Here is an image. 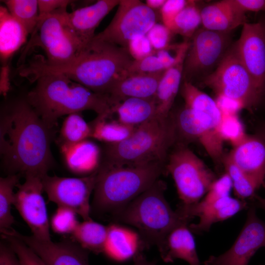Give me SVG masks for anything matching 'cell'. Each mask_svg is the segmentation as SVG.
<instances>
[{
  "mask_svg": "<svg viewBox=\"0 0 265 265\" xmlns=\"http://www.w3.org/2000/svg\"><path fill=\"white\" fill-rule=\"evenodd\" d=\"M53 130L49 129L26 97L15 99L1 109L0 153L9 174L43 178L53 164Z\"/></svg>",
  "mask_w": 265,
  "mask_h": 265,
  "instance_id": "1",
  "label": "cell"
},
{
  "mask_svg": "<svg viewBox=\"0 0 265 265\" xmlns=\"http://www.w3.org/2000/svg\"><path fill=\"white\" fill-rule=\"evenodd\" d=\"M128 50L95 37L72 62L61 65L46 63L42 55L33 57L20 69L31 82L46 74H61L96 93L107 95L111 87L127 76L133 61Z\"/></svg>",
  "mask_w": 265,
  "mask_h": 265,
  "instance_id": "2",
  "label": "cell"
},
{
  "mask_svg": "<svg viewBox=\"0 0 265 265\" xmlns=\"http://www.w3.org/2000/svg\"><path fill=\"white\" fill-rule=\"evenodd\" d=\"M26 98L46 126L53 130L58 119L83 110H93L98 115L112 114L108 96L96 93L61 74L38 77Z\"/></svg>",
  "mask_w": 265,
  "mask_h": 265,
  "instance_id": "3",
  "label": "cell"
},
{
  "mask_svg": "<svg viewBox=\"0 0 265 265\" xmlns=\"http://www.w3.org/2000/svg\"><path fill=\"white\" fill-rule=\"evenodd\" d=\"M164 163L117 165L102 161L97 170L91 211L113 216L159 180Z\"/></svg>",
  "mask_w": 265,
  "mask_h": 265,
  "instance_id": "4",
  "label": "cell"
},
{
  "mask_svg": "<svg viewBox=\"0 0 265 265\" xmlns=\"http://www.w3.org/2000/svg\"><path fill=\"white\" fill-rule=\"evenodd\" d=\"M177 135L174 116H156L137 127L124 141L106 144L103 161L117 165L164 163Z\"/></svg>",
  "mask_w": 265,
  "mask_h": 265,
  "instance_id": "5",
  "label": "cell"
},
{
  "mask_svg": "<svg viewBox=\"0 0 265 265\" xmlns=\"http://www.w3.org/2000/svg\"><path fill=\"white\" fill-rule=\"evenodd\" d=\"M165 184L159 179L112 216L136 228L146 244L159 247L168 233L182 224H188L165 198Z\"/></svg>",
  "mask_w": 265,
  "mask_h": 265,
  "instance_id": "6",
  "label": "cell"
},
{
  "mask_svg": "<svg viewBox=\"0 0 265 265\" xmlns=\"http://www.w3.org/2000/svg\"><path fill=\"white\" fill-rule=\"evenodd\" d=\"M202 83L241 108L255 106L263 93L239 59L234 43L216 68L202 79Z\"/></svg>",
  "mask_w": 265,
  "mask_h": 265,
  "instance_id": "7",
  "label": "cell"
},
{
  "mask_svg": "<svg viewBox=\"0 0 265 265\" xmlns=\"http://www.w3.org/2000/svg\"><path fill=\"white\" fill-rule=\"evenodd\" d=\"M67 8L55 11L38 19L36 27L23 53L30 47L42 48L46 57L43 61L51 65H61L75 60L83 48L69 32L65 25Z\"/></svg>",
  "mask_w": 265,
  "mask_h": 265,
  "instance_id": "8",
  "label": "cell"
},
{
  "mask_svg": "<svg viewBox=\"0 0 265 265\" xmlns=\"http://www.w3.org/2000/svg\"><path fill=\"white\" fill-rule=\"evenodd\" d=\"M166 168L175 182L180 205L184 206L198 203L216 179L203 161L184 145L171 152Z\"/></svg>",
  "mask_w": 265,
  "mask_h": 265,
  "instance_id": "9",
  "label": "cell"
},
{
  "mask_svg": "<svg viewBox=\"0 0 265 265\" xmlns=\"http://www.w3.org/2000/svg\"><path fill=\"white\" fill-rule=\"evenodd\" d=\"M231 32L211 30L203 27L189 42L183 64V80L191 82L206 77L221 62L232 46Z\"/></svg>",
  "mask_w": 265,
  "mask_h": 265,
  "instance_id": "10",
  "label": "cell"
},
{
  "mask_svg": "<svg viewBox=\"0 0 265 265\" xmlns=\"http://www.w3.org/2000/svg\"><path fill=\"white\" fill-rule=\"evenodd\" d=\"M117 6L110 23L95 37L128 49L133 39L146 35L156 24L157 15L138 0H120Z\"/></svg>",
  "mask_w": 265,
  "mask_h": 265,
  "instance_id": "11",
  "label": "cell"
},
{
  "mask_svg": "<svg viewBox=\"0 0 265 265\" xmlns=\"http://www.w3.org/2000/svg\"><path fill=\"white\" fill-rule=\"evenodd\" d=\"M97 170L91 175L80 177L50 176L42 179L44 191L49 200L58 207L70 209L80 216L83 220L90 217L91 206L90 198L94 191Z\"/></svg>",
  "mask_w": 265,
  "mask_h": 265,
  "instance_id": "12",
  "label": "cell"
},
{
  "mask_svg": "<svg viewBox=\"0 0 265 265\" xmlns=\"http://www.w3.org/2000/svg\"><path fill=\"white\" fill-rule=\"evenodd\" d=\"M25 177L24 183L17 186L13 205L28 225L32 236L40 240H50V223L42 196L43 178L29 174Z\"/></svg>",
  "mask_w": 265,
  "mask_h": 265,
  "instance_id": "13",
  "label": "cell"
},
{
  "mask_svg": "<svg viewBox=\"0 0 265 265\" xmlns=\"http://www.w3.org/2000/svg\"><path fill=\"white\" fill-rule=\"evenodd\" d=\"M174 118L177 134L198 141L215 161L222 159L224 141L219 133V126L212 118L185 106Z\"/></svg>",
  "mask_w": 265,
  "mask_h": 265,
  "instance_id": "14",
  "label": "cell"
},
{
  "mask_svg": "<svg viewBox=\"0 0 265 265\" xmlns=\"http://www.w3.org/2000/svg\"><path fill=\"white\" fill-rule=\"evenodd\" d=\"M265 247V223L249 209L246 222L231 247L219 256H211L204 265H248L256 252Z\"/></svg>",
  "mask_w": 265,
  "mask_h": 265,
  "instance_id": "15",
  "label": "cell"
},
{
  "mask_svg": "<svg viewBox=\"0 0 265 265\" xmlns=\"http://www.w3.org/2000/svg\"><path fill=\"white\" fill-rule=\"evenodd\" d=\"M234 45L241 61L258 87H265V34L262 22L245 23Z\"/></svg>",
  "mask_w": 265,
  "mask_h": 265,
  "instance_id": "16",
  "label": "cell"
},
{
  "mask_svg": "<svg viewBox=\"0 0 265 265\" xmlns=\"http://www.w3.org/2000/svg\"><path fill=\"white\" fill-rule=\"evenodd\" d=\"M4 234L12 235L24 242L47 265H89L88 252L78 243L63 240L54 242L25 236L13 228Z\"/></svg>",
  "mask_w": 265,
  "mask_h": 265,
  "instance_id": "17",
  "label": "cell"
},
{
  "mask_svg": "<svg viewBox=\"0 0 265 265\" xmlns=\"http://www.w3.org/2000/svg\"><path fill=\"white\" fill-rule=\"evenodd\" d=\"M120 0H99L94 3L67 12L65 25L69 32L84 48L96 35L95 31L102 20Z\"/></svg>",
  "mask_w": 265,
  "mask_h": 265,
  "instance_id": "18",
  "label": "cell"
},
{
  "mask_svg": "<svg viewBox=\"0 0 265 265\" xmlns=\"http://www.w3.org/2000/svg\"><path fill=\"white\" fill-rule=\"evenodd\" d=\"M149 247L137 231L117 223L107 226L103 253L117 262L134 259Z\"/></svg>",
  "mask_w": 265,
  "mask_h": 265,
  "instance_id": "19",
  "label": "cell"
},
{
  "mask_svg": "<svg viewBox=\"0 0 265 265\" xmlns=\"http://www.w3.org/2000/svg\"><path fill=\"white\" fill-rule=\"evenodd\" d=\"M228 156L244 173L260 186L265 177V142L261 138L247 135L234 146Z\"/></svg>",
  "mask_w": 265,
  "mask_h": 265,
  "instance_id": "20",
  "label": "cell"
},
{
  "mask_svg": "<svg viewBox=\"0 0 265 265\" xmlns=\"http://www.w3.org/2000/svg\"><path fill=\"white\" fill-rule=\"evenodd\" d=\"M166 70L131 75L119 80L107 94L112 107L129 98L154 99L159 83Z\"/></svg>",
  "mask_w": 265,
  "mask_h": 265,
  "instance_id": "21",
  "label": "cell"
},
{
  "mask_svg": "<svg viewBox=\"0 0 265 265\" xmlns=\"http://www.w3.org/2000/svg\"><path fill=\"white\" fill-rule=\"evenodd\" d=\"M188 224H182L172 229L158 247L162 260L173 263L182 259L189 265H200L196 244Z\"/></svg>",
  "mask_w": 265,
  "mask_h": 265,
  "instance_id": "22",
  "label": "cell"
},
{
  "mask_svg": "<svg viewBox=\"0 0 265 265\" xmlns=\"http://www.w3.org/2000/svg\"><path fill=\"white\" fill-rule=\"evenodd\" d=\"M64 162L73 173L81 177L92 174L101 164V152L98 145L88 139L59 146Z\"/></svg>",
  "mask_w": 265,
  "mask_h": 265,
  "instance_id": "23",
  "label": "cell"
},
{
  "mask_svg": "<svg viewBox=\"0 0 265 265\" xmlns=\"http://www.w3.org/2000/svg\"><path fill=\"white\" fill-rule=\"evenodd\" d=\"M203 27L211 30L232 32L246 23L245 14L238 12L229 0L219 1L201 9Z\"/></svg>",
  "mask_w": 265,
  "mask_h": 265,
  "instance_id": "24",
  "label": "cell"
},
{
  "mask_svg": "<svg viewBox=\"0 0 265 265\" xmlns=\"http://www.w3.org/2000/svg\"><path fill=\"white\" fill-rule=\"evenodd\" d=\"M248 207L244 200L230 196L223 197L197 212L194 217H199V221L190 224L189 228L198 234L208 231L213 224L227 219Z\"/></svg>",
  "mask_w": 265,
  "mask_h": 265,
  "instance_id": "25",
  "label": "cell"
},
{
  "mask_svg": "<svg viewBox=\"0 0 265 265\" xmlns=\"http://www.w3.org/2000/svg\"><path fill=\"white\" fill-rule=\"evenodd\" d=\"M29 34L15 19L5 6H0V54L6 63L12 55L24 44Z\"/></svg>",
  "mask_w": 265,
  "mask_h": 265,
  "instance_id": "26",
  "label": "cell"
},
{
  "mask_svg": "<svg viewBox=\"0 0 265 265\" xmlns=\"http://www.w3.org/2000/svg\"><path fill=\"white\" fill-rule=\"evenodd\" d=\"M185 57L181 58L174 65L167 69L160 79L154 97L157 116L167 117L170 113L183 80Z\"/></svg>",
  "mask_w": 265,
  "mask_h": 265,
  "instance_id": "27",
  "label": "cell"
},
{
  "mask_svg": "<svg viewBox=\"0 0 265 265\" xmlns=\"http://www.w3.org/2000/svg\"><path fill=\"white\" fill-rule=\"evenodd\" d=\"M111 112L117 114L118 121L135 127L157 116L154 99L129 98L113 106Z\"/></svg>",
  "mask_w": 265,
  "mask_h": 265,
  "instance_id": "28",
  "label": "cell"
},
{
  "mask_svg": "<svg viewBox=\"0 0 265 265\" xmlns=\"http://www.w3.org/2000/svg\"><path fill=\"white\" fill-rule=\"evenodd\" d=\"M181 92L185 106L206 114L219 127L223 113L216 101L199 89L192 83L186 81H183Z\"/></svg>",
  "mask_w": 265,
  "mask_h": 265,
  "instance_id": "29",
  "label": "cell"
},
{
  "mask_svg": "<svg viewBox=\"0 0 265 265\" xmlns=\"http://www.w3.org/2000/svg\"><path fill=\"white\" fill-rule=\"evenodd\" d=\"M107 234V226L92 219L79 222L71 234L76 242L88 251L103 253Z\"/></svg>",
  "mask_w": 265,
  "mask_h": 265,
  "instance_id": "30",
  "label": "cell"
},
{
  "mask_svg": "<svg viewBox=\"0 0 265 265\" xmlns=\"http://www.w3.org/2000/svg\"><path fill=\"white\" fill-rule=\"evenodd\" d=\"M108 117L107 115H98L89 124L91 137L106 144H116L128 138L136 128L118 120L107 121Z\"/></svg>",
  "mask_w": 265,
  "mask_h": 265,
  "instance_id": "31",
  "label": "cell"
},
{
  "mask_svg": "<svg viewBox=\"0 0 265 265\" xmlns=\"http://www.w3.org/2000/svg\"><path fill=\"white\" fill-rule=\"evenodd\" d=\"M232 188V180L229 175L225 173L212 183L202 200L198 203L189 206L180 205L177 211L184 218L190 221L199 211L223 197L230 196Z\"/></svg>",
  "mask_w": 265,
  "mask_h": 265,
  "instance_id": "32",
  "label": "cell"
},
{
  "mask_svg": "<svg viewBox=\"0 0 265 265\" xmlns=\"http://www.w3.org/2000/svg\"><path fill=\"white\" fill-rule=\"evenodd\" d=\"M20 175L9 174L0 178V229L1 233L11 230L14 223L11 213L14 204V188L19 184Z\"/></svg>",
  "mask_w": 265,
  "mask_h": 265,
  "instance_id": "33",
  "label": "cell"
},
{
  "mask_svg": "<svg viewBox=\"0 0 265 265\" xmlns=\"http://www.w3.org/2000/svg\"><path fill=\"white\" fill-rule=\"evenodd\" d=\"M91 129L80 112L71 113L65 117L60 128L58 144H71L91 137Z\"/></svg>",
  "mask_w": 265,
  "mask_h": 265,
  "instance_id": "34",
  "label": "cell"
},
{
  "mask_svg": "<svg viewBox=\"0 0 265 265\" xmlns=\"http://www.w3.org/2000/svg\"><path fill=\"white\" fill-rule=\"evenodd\" d=\"M2 1L11 15L23 25L28 34H31L38 23V0H6Z\"/></svg>",
  "mask_w": 265,
  "mask_h": 265,
  "instance_id": "35",
  "label": "cell"
},
{
  "mask_svg": "<svg viewBox=\"0 0 265 265\" xmlns=\"http://www.w3.org/2000/svg\"><path fill=\"white\" fill-rule=\"evenodd\" d=\"M202 23L201 10L193 0H188L185 7L174 19L169 29L172 33L192 38Z\"/></svg>",
  "mask_w": 265,
  "mask_h": 265,
  "instance_id": "36",
  "label": "cell"
},
{
  "mask_svg": "<svg viewBox=\"0 0 265 265\" xmlns=\"http://www.w3.org/2000/svg\"><path fill=\"white\" fill-rule=\"evenodd\" d=\"M222 159L226 173L232 180L233 188L238 198L245 200L254 196L256 190L260 186L258 183L239 168L228 155Z\"/></svg>",
  "mask_w": 265,
  "mask_h": 265,
  "instance_id": "37",
  "label": "cell"
},
{
  "mask_svg": "<svg viewBox=\"0 0 265 265\" xmlns=\"http://www.w3.org/2000/svg\"><path fill=\"white\" fill-rule=\"evenodd\" d=\"M219 133L223 141H229L234 146L241 142L247 135L236 114H223Z\"/></svg>",
  "mask_w": 265,
  "mask_h": 265,
  "instance_id": "38",
  "label": "cell"
},
{
  "mask_svg": "<svg viewBox=\"0 0 265 265\" xmlns=\"http://www.w3.org/2000/svg\"><path fill=\"white\" fill-rule=\"evenodd\" d=\"M78 214L72 210L58 207L52 216L50 226L54 232L61 234H72L79 223Z\"/></svg>",
  "mask_w": 265,
  "mask_h": 265,
  "instance_id": "39",
  "label": "cell"
},
{
  "mask_svg": "<svg viewBox=\"0 0 265 265\" xmlns=\"http://www.w3.org/2000/svg\"><path fill=\"white\" fill-rule=\"evenodd\" d=\"M2 238L14 250L21 265H47L33 250L17 237L3 234Z\"/></svg>",
  "mask_w": 265,
  "mask_h": 265,
  "instance_id": "40",
  "label": "cell"
},
{
  "mask_svg": "<svg viewBox=\"0 0 265 265\" xmlns=\"http://www.w3.org/2000/svg\"><path fill=\"white\" fill-rule=\"evenodd\" d=\"M167 70L155 54L139 60H133L127 71V76L134 74H151Z\"/></svg>",
  "mask_w": 265,
  "mask_h": 265,
  "instance_id": "41",
  "label": "cell"
},
{
  "mask_svg": "<svg viewBox=\"0 0 265 265\" xmlns=\"http://www.w3.org/2000/svg\"><path fill=\"white\" fill-rule=\"evenodd\" d=\"M171 33L164 25L156 23L146 35L153 49L157 52L169 45Z\"/></svg>",
  "mask_w": 265,
  "mask_h": 265,
  "instance_id": "42",
  "label": "cell"
},
{
  "mask_svg": "<svg viewBox=\"0 0 265 265\" xmlns=\"http://www.w3.org/2000/svg\"><path fill=\"white\" fill-rule=\"evenodd\" d=\"M128 50L134 60H139L156 53L146 35L138 36L133 39L129 43Z\"/></svg>",
  "mask_w": 265,
  "mask_h": 265,
  "instance_id": "43",
  "label": "cell"
},
{
  "mask_svg": "<svg viewBox=\"0 0 265 265\" xmlns=\"http://www.w3.org/2000/svg\"><path fill=\"white\" fill-rule=\"evenodd\" d=\"M188 0H166L160 10L161 18L164 25L169 29L178 13L185 7Z\"/></svg>",
  "mask_w": 265,
  "mask_h": 265,
  "instance_id": "44",
  "label": "cell"
},
{
  "mask_svg": "<svg viewBox=\"0 0 265 265\" xmlns=\"http://www.w3.org/2000/svg\"><path fill=\"white\" fill-rule=\"evenodd\" d=\"M74 1L70 0H38V19L59 9L67 8Z\"/></svg>",
  "mask_w": 265,
  "mask_h": 265,
  "instance_id": "45",
  "label": "cell"
},
{
  "mask_svg": "<svg viewBox=\"0 0 265 265\" xmlns=\"http://www.w3.org/2000/svg\"><path fill=\"white\" fill-rule=\"evenodd\" d=\"M237 10L243 14L247 12L265 10V0H229Z\"/></svg>",
  "mask_w": 265,
  "mask_h": 265,
  "instance_id": "46",
  "label": "cell"
},
{
  "mask_svg": "<svg viewBox=\"0 0 265 265\" xmlns=\"http://www.w3.org/2000/svg\"><path fill=\"white\" fill-rule=\"evenodd\" d=\"M0 265H21L14 250L3 241L0 243Z\"/></svg>",
  "mask_w": 265,
  "mask_h": 265,
  "instance_id": "47",
  "label": "cell"
},
{
  "mask_svg": "<svg viewBox=\"0 0 265 265\" xmlns=\"http://www.w3.org/2000/svg\"><path fill=\"white\" fill-rule=\"evenodd\" d=\"M7 66L2 67L1 77L0 80V93L6 95L9 90V84L8 80V71Z\"/></svg>",
  "mask_w": 265,
  "mask_h": 265,
  "instance_id": "48",
  "label": "cell"
},
{
  "mask_svg": "<svg viewBox=\"0 0 265 265\" xmlns=\"http://www.w3.org/2000/svg\"><path fill=\"white\" fill-rule=\"evenodd\" d=\"M166 0H147L145 3L150 8L155 10L156 9H161L165 2Z\"/></svg>",
  "mask_w": 265,
  "mask_h": 265,
  "instance_id": "49",
  "label": "cell"
},
{
  "mask_svg": "<svg viewBox=\"0 0 265 265\" xmlns=\"http://www.w3.org/2000/svg\"><path fill=\"white\" fill-rule=\"evenodd\" d=\"M133 265H156V263L153 262H150L142 254L133 260Z\"/></svg>",
  "mask_w": 265,
  "mask_h": 265,
  "instance_id": "50",
  "label": "cell"
},
{
  "mask_svg": "<svg viewBox=\"0 0 265 265\" xmlns=\"http://www.w3.org/2000/svg\"><path fill=\"white\" fill-rule=\"evenodd\" d=\"M263 185L265 188V181H264ZM256 200H257L258 204L259 206L265 210V198H263L259 196H256Z\"/></svg>",
  "mask_w": 265,
  "mask_h": 265,
  "instance_id": "51",
  "label": "cell"
},
{
  "mask_svg": "<svg viewBox=\"0 0 265 265\" xmlns=\"http://www.w3.org/2000/svg\"><path fill=\"white\" fill-rule=\"evenodd\" d=\"M262 23L263 24V26L264 30V32H265V23L262 22Z\"/></svg>",
  "mask_w": 265,
  "mask_h": 265,
  "instance_id": "52",
  "label": "cell"
},
{
  "mask_svg": "<svg viewBox=\"0 0 265 265\" xmlns=\"http://www.w3.org/2000/svg\"></svg>",
  "mask_w": 265,
  "mask_h": 265,
  "instance_id": "53",
  "label": "cell"
}]
</instances>
